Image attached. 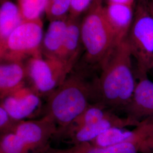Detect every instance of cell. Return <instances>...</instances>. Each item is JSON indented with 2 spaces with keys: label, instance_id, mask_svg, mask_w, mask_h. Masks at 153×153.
Returning <instances> with one entry per match:
<instances>
[{
  "label": "cell",
  "instance_id": "6da1fadb",
  "mask_svg": "<svg viewBox=\"0 0 153 153\" xmlns=\"http://www.w3.org/2000/svg\"><path fill=\"white\" fill-rule=\"evenodd\" d=\"M132 59L126 39L115 46L100 66L101 73L94 82L95 103L110 109H124L137 83Z\"/></svg>",
  "mask_w": 153,
  "mask_h": 153
},
{
  "label": "cell",
  "instance_id": "7a4b0ae2",
  "mask_svg": "<svg viewBox=\"0 0 153 153\" xmlns=\"http://www.w3.org/2000/svg\"><path fill=\"white\" fill-rule=\"evenodd\" d=\"M94 99L93 85L81 74H69L65 80L49 95L46 115L57 126L55 138H59L82 114Z\"/></svg>",
  "mask_w": 153,
  "mask_h": 153
},
{
  "label": "cell",
  "instance_id": "3957f363",
  "mask_svg": "<svg viewBox=\"0 0 153 153\" xmlns=\"http://www.w3.org/2000/svg\"><path fill=\"white\" fill-rule=\"evenodd\" d=\"M103 9L101 0H95L81 25L85 60L90 64L99 66L118 44Z\"/></svg>",
  "mask_w": 153,
  "mask_h": 153
},
{
  "label": "cell",
  "instance_id": "277c9868",
  "mask_svg": "<svg viewBox=\"0 0 153 153\" xmlns=\"http://www.w3.org/2000/svg\"><path fill=\"white\" fill-rule=\"evenodd\" d=\"M126 39L136 61V79L148 76L153 68V14L147 1L137 4Z\"/></svg>",
  "mask_w": 153,
  "mask_h": 153
},
{
  "label": "cell",
  "instance_id": "5b68a950",
  "mask_svg": "<svg viewBox=\"0 0 153 153\" xmlns=\"http://www.w3.org/2000/svg\"><path fill=\"white\" fill-rule=\"evenodd\" d=\"M43 37L41 19L23 21L0 48L1 61L23 62L42 53Z\"/></svg>",
  "mask_w": 153,
  "mask_h": 153
},
{
  "label": "cell",
  "instance_id": "8992f818",
  "mask_svg": "<svg viewBox=\"0 0 153 153\" xmlns=\"http://www.w3.org/2000/svg\"><path fill=\"white\" fill-rule=\"evenodd\" d=\"M26 65L35 91L49 95L64 82L71 70L60 61L45 57L42 53L30 58Z\"/></svg>",
  "mask_w": 153,
  "mask_h": 153
},
{
  "label": "cell",
  "instance_id": "52a82bcc",
  "mask_svg": "<svg viewBox=\"0 0 153 153\" xmlns=\"http://www.w3.org/2000/svg\"><path fill=\"white\" fill-rule=\"evenodd\" d=\"M57 126L49 116L39 120L18 123L14 132L20 137L31 153H43L51 148L50 141L57 133Z\"/></svg>",
  "mask_w": 153,
  "mask_h": 153
},
{
  "label": "cell",
  "instance_id": "ba28073f",
  "mask_svg": "<svg viewBox=\"0 0 153 153\" xmlns=\"http://www.w3.org/2000/svg\"><path fill=\"white\" fill-rule=\"evenodd\" d=\"M140 122L126 116L120 117L114 113L108 117L98 123L88 126L73 127L68 129L59 138L67 139L68 142L76 146L83 143L90 142L104 131L112 128L135 127Z\"/></svg>",
  "mask_w": 153,
  "mask_h": 153
},
{
  "label": "cell",
  "instance_id": "9c48e42d",
  "mask_svg": "<svg viewBox=\"0 0 153 153\" xmlns=\"http://www.w3.org/2000/svg\"><path fill=\"white\" fill-rule=\"evenodd\" d=\"M137 79L131 99L124 110L126 116L141 122L153 119V81L148 76Z\"/></svg>",
  "mask_w": 153,
  "mask_h": 153
},
{
  "label": "cell",
  "instance_id": "30bf717a",
  "mask_svg": "<svg viewBox=\"0 0 153 153\" xmlns=\"http://www.w3.org/2000/svg\"><path fill=\"white\" fill-rule=\"evenodd\" d=\"M40 103L38 94L25 87L2 100L1 105L14 120L20 121L33 114Z\"/></svg>",
  "mask_w": 153,
  "mask_h": 153
},
{
  "label": "cell",
  "instance_id": "8fae6325",
  "mask_svg": "<svg viewBox=\"0 0 153 153\" xmlns=\"http://www.w3.org/2000/svg\"><path fill=\"white\" fill-rule=\"evenodd\" d=\"M27 77V67L23 62L2 61L0 65L1 100L25 88Z\"/></svg>",
  "mask_w": 153,
  "mask_h": 153
},
{
  "label": "cell",
  "instance_id": "7c38bea8",
  "mask_svg": "<svg viewBox=\"0 0 153 153\" xmlns=\"http://www.w3.org/2000/svg\"><path fill=\"white\" fill-rule=\"evenodd\" d=\"M103 10L105 18L119 44L127 38L131 28L134 15L133 6L108 4L104 6Z\"/></svg>",
  "mask_w": 153,
  "mask_h": 153
},
{
  "label": "cell",
  "instance_id": "4fadbf2b",
  "mask_svg": "<svg viewBox=\"0 0 153 153\" xmlns=\"http://www.w3.org/2000/svg\"><path fill=\"white\" fill-rule=\"evenodd\" d=\"M68 27V18L51 21L42 44V53L44 57L58 59Z\"/></svg>",
  "mask_w": 153,
  "mask_h": 153
},
{
  "label": "cell",
  "instance_id": "5bb4252c",
  "mask_svg": "<svg viewBox=\"0 0 153 153\" xmlns=\"http://www.w3.org/2000/svg\"><path fill=\"white\" fill-rule=\"evenodd\" d=\"M81 40V25L76 18H68V27L58 60L72 69L79 53Z\"/></svg>",
  "mask_w": 153,
  "mask_h": 153
},
{
  "label": "cell",
  "instance_id": "9a60e30c",
  "mask_svg": "<svg viewBox=\"0 0 153 153\" xmlns=\"http://www.w3.org/2000/svg\"><path fill=\"white\" fill-rule=\"evenodd\" d=\"M23 21L18 5L10 0H1L0 48L5 45L11 33Z\"/></svg>",
  "mask_w": 153,
  "mask_h": 153
},
{
  "label": "cell",
  "instance_id": "2e32d148",
  "mask_svg": "<svg viewBox=\"0 0 153 153\" xmlns=\"http://www.w3.org/2000/svg\"><path fill=\"white\" fill-rule=\"evenodd\" d=\"M73 153H139L136 145L131 141L121 142L106 147H97L89 142L73 146Z\"/></svg>",
  "mask_w": 153,
  "mask_h": 153
},
{
  "label": "cell",
  "instance_id": "e0dca14e",
  "mask_svg": "<svg viewBox=\"0 0 153 153\" xmlns=\"http://www.w3.org/2000/svg\"><path fill=\"white\" fill-rule=\"evenodd\" d=\"M113 114L110 109L102 104H90L68 129L93 124L104 120Z\"/></svg>",
  "mask_w": 153,
  "mask_h": 153
},
{
  "label": "cell",
  "instance_id": "ac0fdd59",
  "mask_svg": "<svg viewBox=\"0 0 153 153\" xmlns=\"http://www.w3.org/2000/svg\"><path fill=\"white\" fill-rule=\"evenodd\" d=\"M130 130L123 128H112L89 142L97 147H106L128 140Z\"/></svg>",
  "mask_w": 153,
  "mask_h": 153
},
{
  "label": "cell",
  "instance_id": "d6986e66",
  "mask_svg": "<svg viewBox=\"0 0 153 153\" xmlns=\"http://www.w3.org/2000/svg\"><path fill=\"white\" fill-rule=\"evenodd\" d=\"M49 0H18V6L24 21L41 19L45 12Z\"/></svg>",
  "mask_w": 153,
  "mask_h": 153
},
{
  "label": "cell",
  "instance_id": "ffe728a7",
  "mask_svg": "<svg viewBox=\"0 0 153 153\" xmlns=\"http://www.w3.org/2000/svg\"><path fill=\"white\" fill-rule=\"evenodd\" d=\"M0 153H31L22 139L14 132L1 134Z\"/></svg>",
  "mask_w": 153,
  "mask_h": 153
},
{
  "label": "cell",
  "instance_id": "44dd1931",
  "mask_svg": "<svg viewBox=\"0 0 153 153\" xmlns=\"http://www.w3.org/2000/svg\"><path fill=\"white\" fill-rule=\"evenodd\" d=\"M71 0H49L45 13L51 21L62 19L70 11Z\"/></svg>",
  "mask_w": 153,
  "mask_h": 153
},
{
  "label": "cell",
  "instance_id": "7402d4cb",
  "mask_svg": "<svg viewBox=\"0 0 153 153\" xmlns=\"http://www.w3.org/2000/svg\"><path fill=\"white\" fill-rule=\"evenodd\" d=\"M19 121L14 120L6 111L5 108L0 106V131L1 134L9 132H14L16 124Z\"/></svg>",
  "mask_w": 153,
  "mask_h": 153
},
{
  "label": "cell",
  "instance_id": "603a6c76",
  "mask_svg": "<svg viewBox=\"0 0 153 153\" xmlns=\"http://www.w3.org/2000/svg\"><path fill=\"white\" fill-rule=\"evenodd\" d=\"M92 1L93 0H71L69 17L77 18L90 6Z\"/></svg>",
  "mask_w": 153,
  "mask_h": 153
},
{
  "label": "cell",
  "instance_id": "cb8c5ba5",
  "mask_svg": "<svg viewBox=\"0 0 153 153\" xmlns=\"http://www.w3.org/2000/svg\"><path fill=\"white\" fill-rule=\"evenodd\" d=\"M43 153H73V152L72 147L65 149H53L51 147L48 150Z\"/></svg>",
  "mask_w": 153,
  "mask_h": 153
},
{
  "label": "cell",
  "instance_id": "d4e9b609",
  "mask_svg": "<svg viewBox=\"0 0 153 153\" xmlns=\"http://www.w3.org/2000/svg\"><path fill=\"white\" fill-rule=\"evenodd\" d=\"M107 1H108V4H116L133 6L135 0H107Z\"/></svg>",
  "mask_w": 153,
  "mask_h": 153
},
{
  "label": "cell",
  "instance_id": "484cf974",
  "mask_svg": "<svg viewBox=\"0 0 153 153\" xmlns=\"http://www.w3.org/2000/svg\"><path fill=\"white\" fill-rule=\"evenodd\" d=\"M147 3H148V6H149L150 9L153 10V0H148Z\"/></svg>",
  "mask_w": 153,
  "mask_h": 153
},
{
  "label": "cell",
  "instance_id": "4316f807",
  "mask_svg": "<svg viewBox=\"0 0 153 153\" xmlns=\"http://www.w3.org/2000/svg\"><path fill=\"white\" fill-rule=\"evenodd\" d=\"M150 11H151V10H150ZM151 12H152V14H153V11H151Z\"/></svg>",
  "mask_w": 153,
  "mask_h": 153
}]
</instances>
